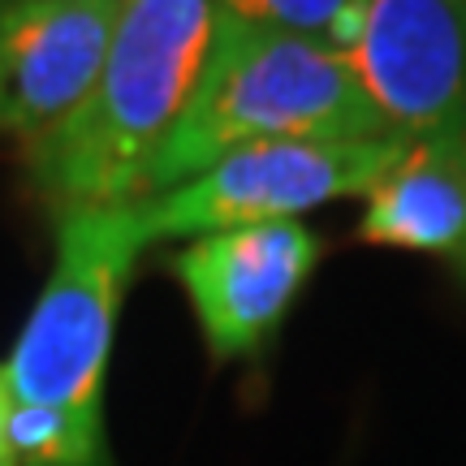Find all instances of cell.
<instances>
[{"label":"cell","mask_w":466,"mask_h":466,"mask_svg":"<svg viewBox=\"0 0 466 466\" xmlns=\"http://www.w3.org/2000/svg\"><path fill=\"white\" fill-rule=\"evenodd\" d=\"M217 35V0H121L100 83L78 113L22 143L35 199L61 220L138 203L147 168L195 100Z\"/></svg>","instance_id":"6da1fadb"},{"label":"cell","mask_w":466,"mask_h":466,"mask_svg":"<svg viewBox=\"0 0 466 466\" xmlns=\"http://www.w3.org/2000/svg\"><path fill=\"white\" fill-rule=\"evenodd\" d=\"M281 138H398L337 52L217 17L195 100L147 168L143 199L199 177L229 151ZM138 199V203H143Z\"/></svg>","instance_id":"7a4b0ae2"},{"label":"cell","mask_w":466,"mask_h":466,"mask_svg":"<svg viewBox=\"0 0 466 466\" xmlns=\"http://www.w3.org/2000/svg\"><path fill=\"white\" fill-rule=\"evenodd\" d=\"M147 233L134 203L56 220V259L5 359L14 401L104 415V376L126 289Z\"/></svg>","instance_id":"3957f363"},{"label":"cell","mask_w":466,"mask_h":466,"mask_svg":"<svg viewBox=\"0 0 466 466\" xmlns=\"http://www.w3.org/2000/svg\"><path fill=\"white\" fill-rule=\"evenodd\" d=\"M406 138H281L229 151L199 177L134 203L147 242H190L217 229L299 220L319 203L367 195Z\"/></svg>","instance_id":"277c9868"},{"label":"cell","mask_w":466,"mask_h":466,"mask_svg":"<svg viewBox=\"0 0 466 466\" xmlns=\"http://www.w3.org/2000/svg\"><path fill=\"white\" fill-rule=\"evenodd\" d=\"M324 238L302 220H268L190 238L168 255L212 363L259 359L316 277Z\"/></svg>","instance_id":"5b68a950"},{"label":"cell","mask_w":466,"mask_h":466,"mask_svg":"<svg viewBox=\"0 0 466 466\" xmlns=\"http://www.w3.org/2000/svg\"><path fill=\"white\" fill-rule=\"evenodd\" d=\"M398 138H466V0H367L341 56Z\"/></svg>","instance_id":"8992f818"},{"label":"cell","mask_w":466,"mask_h":466,"mask_svg":"<svg viewBox=\"0 0 466 466\" xmlns=\"http://www.w3.org/2000/svg\"><path fill=\"white\" fill-rule=\"evenodd\" d=\"M121 0H0V130L35 143L100 83Z\"/></svg>","instance_id":"52a82bcc"},{"label":"cell","mask_w":466,"mask_h":466,"mask_svg":"<svg viewBox=\"0 0 466 466\" xmlns=\"http://www.w3.org/2000/svg\"><path fill=\"white\" fill-rule=\"evenodd\" d=\"M359 242L466 264V138H410L363 195Z\"/></svg>","instance_id":"ba28073f"},{"label":"cell","mask_w":466,"mask_h":466,"mask_svg":"<svg viewBox=\"0 0 466 466\" xmlns=\"http://www.w3.org/2000/svg\"><path fill=\"white\" fill-rule=\"evenodd\" d=\"M9 445L17 466H108L100 410L14 401Z\"/></svg>","instance_id":"9c48e42d"},{"label":"cell","mask_w":466,"mask_h":466,"mask_svg":"<svg viewBox=\"0 0 466 466\" xmlns=\"http://www.w3.org/2000/svg\"><path fill=\"white\" fill-rule=\"evenodd\" d=\"M367 0H217V17L259 26L272 35H294L307 44L346 56L363 31Z\"/></svg>","instance_id":"30bf717a"},{"label":"cell","mask_w":466,"mask_h":466,"mask_svg":"<svg viewBox=\"0 0 466 466\" xmlns=\"http://www.w3.org/2000/svg\"><path fill=\"white\" fill-rule=\"evenodd\" d=\"M9 415H14V393H9L5 367H0V466H17L14 445H9Z\"/></svg>","instance_id":"8fae6325"},{"label":"cell","mask_w":466,"mask_h":466,"mask_svg":"<svg viewBox=\"0 0 466 466\" xmlns=\"http://www.w3.org/2000/svg\"><path fill=\"white\" fill-rule=\"evenodd\" d=\"M458 277H462V281H466V264H462V268H458Z\"/></svg>","instance_id":"7c38bea8"}]
</instances>
